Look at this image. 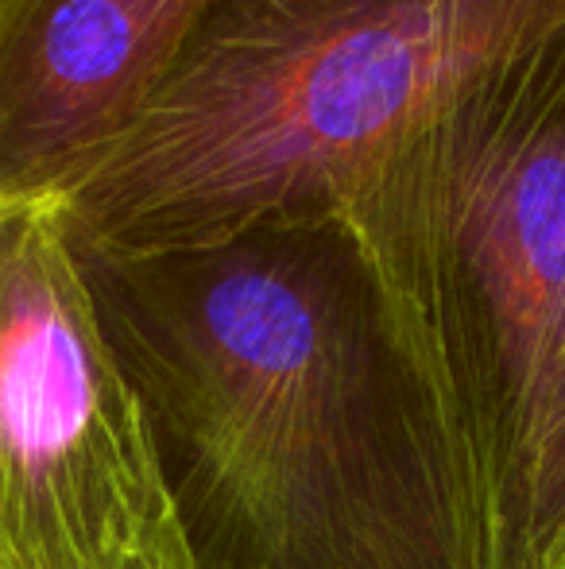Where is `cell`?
<instances>
[{
    "label": "cell",
    "instance_id": "cell-1",
    "mask_svg": "<svg viewBox=\"0 0 565 569\" xmlns=\"http://www.w3.org/2000/svg\"><path fill=\"white\" fill-rule=\"evenodd\" d=\"M70 248L190 569H488L450 403L349 213Z\"/></svg>",
    "mask_w": 565,
    "mask_h": 569
},
{
    "label": "cell",
    "instance_id": "cell-2",
    "mask_svg": "<svg viewBox=\"0 0 565 569\" xmlns=\"http://www.w3.org/2000/svg\"><path fill=\"white\" fill-rule=\"evenodd\" d=\"M562 20L565 0H221L54 213L105 248L345 213L418 120Z\"/></svg>",
    "mask_w": 565,
    "mask_h": 569
},
{
    "label": "cell",
    "instance_id": "cell-3",
    "mask_svg": "<svg viewBox=\"0 0 565 569\" xmlns=\"http://www.w3.org/2000/svg\"><path fill=\"white\" fill-rule=\"evenodd\" d=\"M345 213L450 403L484 566L519 569L565 376V20L418 120Z\"/></svg>",
    "mask_w": 565,
    "mask_h": 569
},
{
    "label": "cell",
    "instance_id": "cell-4",
    "mask_svg": "<svg viewBox=\"0 0 565 569\" xmlns=\"http://www.w3.org/2000/svg\"><path fill=\"white\" fill-rule=\"evenodd\" d=\"M0 569H190L54 206H0Z\"/></svg>",
    "mask_w": 565,
    "mask_h": 569
},
{
    "label": "cell",
    "instance_id": "cell-5",
    "mask_svg": "<svg viewBox=\"0 0 565 569\" xmlns=\"http://www.w3.org/2000/svg\"><path fill=\"white\" fill-rule=\"evenodd\" d=\"M221 0H0V206H59Z\"/></svg>",
    "mask_w": 565,
    "mask_h": 569
},
{
    "label": "cell",
    "instance_id": "cell-6",
    "mask_svg": "<svg viewBox=\"0 0 565 569\" xmlns=\"http://www.w3.org/2000/svg\"><path fill=\"white\" fill-rule=\"evenodd\" d=\"M519 569H565V376L543 446L527 555Z\"/></svg>",
    "mask_w": 565,
    "mask_h": 569
}]
</instances>
